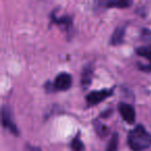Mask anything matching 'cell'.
Instances as JSON below:
<instances>
[{
  "label": "cell",
  "instance_id": "8",
  "mask_svg": "<svg viewBox=\"0 0 151 151\" xmlns=\"http://www.w3.org/2000/svg\"><path fill=\"white\" fill-rule=\"evenodd\" d=\"M137 54L141 57H144L149 61V63H151V46H144L140 47L136 50Z\"/></svg>",
  "mask_w": 151,
  "mask_h": 151
},
{
  "label": "cell",
  "instance_id": "6",
  "mask_svg": "<svg viewBox=\"0 0 151 151\" xmlns=\"http://www.w3.org/2000/svg\"><path fill=\"white\" fill-rule=\"evenodd\" d=\"M93 79V66L91 64H87L84 66L81 75V85L84 89H86L91 84Z\"/></svg>",
  "mask_w": 151,
  "mask_h": 151
},
{
  "label": "cell",
  "instance_id": "12",
  "mask_svg": "<svg viewBox=\"0 0 151 151\" xmlns=\"http://www.w3.org/2000/svg\"><path fill=\"white\" fill-rule=\"evenodd\" d=\"M94 126H95V129H96L97 134H101V136H105L106 132H107V127L106 126H104L103 124L101 123H96V122H94Z\"/></svg>",
  "mask_w": 151,
  "mask_h": 151
},
{
  "label": "cell",
  "instance_id": "9",
  "mask_svg": "<svg viewBox=\"0 0 151 151\" xmlns=\"http://www.w3.org/2000/svg\"><path fill=\"white\" fill-rule=\"evenodd\" d=\"M70 147L73 151H84V144L80 140V134H78L73 139L70 143Z\"/></svg>",
  "mask_w": 151,
  "mask_h": 151
},
{
  "label": "cell",
  "instance_id": "13",
  "mask_svg": "<svg viewBox=\"0 0 151 151\" xmlns=\"http://www.w3.org/2000/svg\"><path fill=\"white\" fill-rule=\"evenodd\" d=\"M28 150L29 151H42V149L38 148V147H34V146H28Z\"/></svg>",
  "mask_w": 151,
  "mask_h": 151
},
{
  "label": "cell",
  "instance_id": "5",
  "mask_svg": "<svg viewBox=\"0 0 151 151\" xmlns=\"http://www.w3.org/2000/svg\"><path fill=\"white\" fill-rule=\"evenodd\" d=\"M118 111L121 115L122 119L129 124H134L136 121V111L132 105L126 103H120L118 105Z\"/></svg>",
  "mask_w": 151,
  "mask_h": 151
},
{
  "label": "cell",
  "instance_id": "11",
  "mask_svg": "<svg viewBox=\"0 0 151 151\" xmlns=\"http://www.w3.org/2000/svg\"><path fill=\"white\" fill-rule=\"evenodd\" d=\"M105 4L107 6H117V7H126V6H129L132 4L130 1H109V2H105Z\"/></svg>",
  "mask_w": 151,
  "mask_h": 151
},
{
  "label": "cell",
  "instance_id": "4",
  "mask_svg": "<svg viewBox=\"0 0 151 151\" xmlns=\"http://www.w3.org/2000/svg\"><path fill=\"white\" fill-rule=\"evenodd\" d=\"M2 125L5 128H7L9 132H12V134H16V136L19 134V129L14 121L13 113H12L11 109L6 106L2 108Z\"/></svg>",
  "mask_w": 151,
  "mask_h": 151
},
{
  "label": "cell",
  "instance_id": "2",
  "mask_svg": "<svg viewBox=\"0 0 151 151\" xmlns=\"http://www.w3.org/2000/svg\"><path fill=\"white\" fill-rule=\"evenodd\" d=\"M113 94V89H103V90H94L86 95V101L88 106H94L105 101L107 97Z\"/></svg>",
  "mask_w": 151,
  "mask_h": 151
},
{
  "label": "cell",
  "instance_id": "7",
  "mask_svg": "<svg viewBox=\"0 0 151 151\" xmlns=\"http://www.w3.org/2000/svg\"><path fill=\"white\" fill-rule=\"evenodd\" d=\"M125 28H126V26H119V27L116 28L111 37L112 45L117 46V45H120L123 42V38H124V35H125Z\"/></svg>",
  "mask_w": 151,
  "mask_h": 151
},
{
  "label": "cell",
  "instance_id": "3",
  "mask_svg": "<svg viewBox=\"0 0 151 151\" xmlns=\"http://www.w3.org/2000/svg\"><path fill=\"white\" fill-rule=\"evenodd\" d=\"M73 79L68 73H60L53 82V89L59 91H66L70 88Z\"/></svg>",
  "mask_w": 151,
  "mask_h": 151
},
{
  "label": "cell",
  "instance_id": "1",
  "mask_svg": "<svg viewBox=\"0 0 151 151\" xmlns=\"http://www.w3.org/2000/svg\"><path fill=\"white\" fill-rule=\"evenodd\" d=\"M127 145L132 151H144L151 147V134L140 124L134 127L127 136Z\"/></svg>",
  "mask_w": 151,
  "mask_h": 151
},
{
  "label": "cell",
  "instance_id": "10",
  "mask_svg": "<svg viewBox=\"0 0 151 151\" xmlns=\"http://www.w3.org/2000/svg\"><path fill=\"white\" fill-rule=\"evenodd\" d=\"M118 144H119V137H118V134H114L109 141L107 151H118Z\"/></svg>",
  "mask_w": 151,
  "mask_h": 151
}]
</instances>
